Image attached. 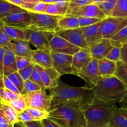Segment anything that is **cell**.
Here are the masks:
<instances>
[{"instance_id":"1","label":"cell","mask_w":127,"mask_h":127,"mask_svg":"<svg viewBox=\"0 0 127 127\" xmlns=\"http://www.w3.org/2000/svg\"><path fill=\"white\" fill-rule=\"evenodd\" d=\"M49 111L60 107H69L85 110L95 99L92 88L74 87L59 80L55 88L50 89Z\"/></svg>"},{"instance_id":"2","label":"cell","mask_w":127,"mask_h":127,"mask_svg":"<svg viewBox=\"0 0 127 127\" xmlns=\"http://www.w3.org/2000/svg\"><path fill=\"white\" fill-rule=\"evenodd\" d=\"M92 89L95 98L105 101L118 103L127 95V88L114 75L102 77Z\"/></svg>"},{"instance_id":"3","label":"cell","mask_w":127,"mask_h":127,"mask_svg":"<svg viewBox=\"0 0 127 127\" xmlns=\"http://www.w3.org/2000/svg\"><path fill=\"white\" fill-rule=\"evenodd\" d=\"M117 103L95 98L83 111L86 127H107Z\"/></svg>"},{"instance_id":"4","label":"cell","mask_w":127,"mask_h":127,"mask_svg":"<svg viewBox=\"0 0 127 127\" xmlns=\"http://www.w3.org/2000/svg\"><path fill=\"white\" fill-rule=\"evenodd\" d=\"M48 119L61 127H86L83 111L69 107H60L48 112Z\"/></svg>"},{"instance_id":"5","label":"cell","mask_w":127,"mask_h":127,"mask_svg":"<svg viewBox=\"0 0 127 127\" xmlns=\"http://www.w3.org/2000/svg\"><path fill=\"white\" fill-rule=\"evenodd\" d=\"M31 23L27 29L42 32H55L58 29V21L62 16H53L45 13L30 12Z\"/></svg>"},{"instance_id":"6","label":"cell","mask_w":127,"mask_h":127,"mask_svg":"<svg viewBox=\"0 0 127 127\" xmlns=\"http://www.w3.org/2000/svg\"><path fill=\"white\" fill-rule=\"evenodd\" d=\"M45 34L49 43L51 52L73 55L81 49L54 32H45Z\"/></svg>"},{"instance_id":"7","label":"cell","mask_w":127,"mask_h":127,"mask_svg":"<svg viewBox=\"0 0 127 127\" xmlns=\"http://www.w3.org/2000/svg\"><path fill=\"white\" fill-rule=\"evenodd\" d=\"M127 26V17L107 16L102 20L100 31L103 38L110 39L119 31Z\"/></svg>"},{"instance_id":"8","label":"cell","mask_w":127,"mask_h":127,"mask_svg":"<svg viewBox=\"0 0 127 127\" xmlns=\"http://www.w3.org/2000/svg\"><path fill=\"white\" fill-rule=\"evenodd\" d=\"M24 97L28 108H35L49 112L51 104V97L45 90L27 93L22 95Z\"/></svg>"},{"instance_id":"9","label":"cell","mask_w":127,"mask_h":127,"mask_svg":"<svg viewBox=\"0 0 127 127\" xmlns=\"http://www.w3.org/2000/svg\"><path fill=\"white\" fill-rule=\"evenodd\" d=\"M74 74L93 86L95 85L102 78L98 67V60L94 58H92L81 69Z\"/></svg>"},{"instance_id":"10","label":"cell","mask_w":127,"mask_h":127,"mask_svg":"<svg viewBox=\"0 0 127 127\" xmlns=\"http://www.w3.org/2000/svg\"><path fill=\"white\" fill-rule=\"evenodd\" d=\"M2 24L20 29H27L31 23V16L27 11H17L9 14L1 20Z\"/></svg>"},{"instance_id":"11","label":"cell","mask_w":127,"mask_h":127,"mask_svg":"<svg viewBox=\"0 0 127 127\" xmlns=\"http://www.w3.org/2000/svg\"><path fill=\"white\" fill-rule=\"evenodd\" d=\"M25 40L34 46L37 50L51 52L48 41L46 37L45 32L31 31L24 29Z\"/></svg>"},{"instance_id":"12","label":"cell","mask_w":127,"mask_h":127,"mask_svg":"<svg viewBox=\"0 0 127 127\" xmlns=\"http://www.w3.org/2000/svg\"><path fill=\"white\" fill-rule=\"evenodd\" d=\"M53 68L60 75L73 74L72 60L73 55L51 52Z\"/></svg>"},{"instance_id":"13","label":"cell","mask_w":127,"mask_h":127,"mask_svg":"<svg viewBox=\"0 0 127 127\" xmlns=\"http://www.w3.org/2000/svg\"><path fill=\"white\" fill-rule=\"evenodd\" d=\"M54 32L60 37L66 40L71 43L79 47L80 48L88 47L81 28L68 30H62L58 29Z\"/></svg>"},{"instance_id":"14","label":"cell","mask_w":127,"mask_h":127,"mask_svg":"<svg viewBox=\"0 0 127 127\" xmlns=\"http://www.w3.org/2000/svg\"><path fill=\"white\" fill-rule=\"evenodd\" d=\"M114 47L110 39L102 38L89 47L92 58L95 60L105 58L107 55Z\"/></svg>"},{"instance_id":"15","label":"cell","mask_w":127,"mask_h":127,"mask_svg":"<svg viewBox=\"0 0 127 127\" xmlns=\"http://www.w3.org/2000/svg\"><path fill=\"white\" fill-rule=\"evenodd\" d=\"M90 48L89 47L81 48L78 52L73 55L72 60V69L73 74L79 71L83 66L86 65L92 59Z\"/></svg>"},{"instance_id":"16","label":"cell","mask_w":127,"mask_h":127,"mask_svg":"<svg viewBox=\"0 0 127 127\" xmlns=\"http://www.w3.org/2000/svg\"><path fill=\"white\" fill-rule=\"evenodd\" d=\"M101 21L92 26L81 28L84 38H85L86 42L89 47L99 41V40L103 38L100 31Z\"/></svg>"},{"instance_id":"17","label":"cell","mask_w":127,"mask_h":127,"mask_svg":"<svg viewBox=\"0 0 127 127\" xmlns=\"http://www.w3.org/2000/svg\"><path fill=\"white\" fill-rule=\"evenodd\" d=\"M60 74L53 68H44L42 73V82L44 89H52L58 86Z\"/></svg>"},{"instance_id":"18","label":"cell","mask_w":127,"mask_h":127,"mask_svg":"<svg viewBox=\"0 0 127 127\" xmlns=\"http://www.w3.org/2000/svg\"><path fill=\"white\" fill-rule=\"evenodd\" d=\"M73 16L76 17L96 18L101 20H103L107 17L106 15L100 9V8L94 3L81 7Z\"/></svg>"},{"instance_id":"19","label":"cell","mask_w":127,"mask_h":127,"mask_svg":"<svg viewBox=\"0 0 127 127\" xmlns=\"http://www.w3.org/2000/svg\"><path fill=\"white\" fill-rule=\"evenodd\" d=\"M17 71L16 64V56L12 49L6 47L3 60V76H8L9 74Z\"/></svg>"},{"instance_id":"20","label":"cell","mask_w":127,"mask_h":127,"mask_svg":"<svg viewBox=\"0 0 127 127\" xmlns=\"http://www.w3.org/2000/svg\"><path fill=\"white\" fill-rule=\"evenodd\" d=\"M107 127H127V109L115 107Z\"/></svg>"},{"instance_id":"21","label":"cell","mask_w":127,"mask_h":127,"mask_svg":"<svg viewBox=\"0 0 127 127\" xmlns=\"http://www.w3.org/2000/svg\"><path fill=\"white\" fill-rule=\"evenodd\" d=\"M31 60L34 64H38L43 68H53L51 52L34 50H32Z\"/></svg>"},{"instance_id":"22","label":"cell","mask_w":127,"mask_h":127,"mask_svg":"<svg viewBox=\"0 0 127 127\" xmlns=\"http://www.w3.org/2000/svg\"><path fill=\"white\" fill-rule=\"evenodd\" d=\"M12 50L16 56L26 57L31 59L32 50L29 43L24 40H18L12 41Z\"/></svg>"},{"instance_id":"23","label":"cell","mask_w":127,"mask_h":127,"mask_svg":"<svg viewBox=\"0 0 127 127\" xmlns=\"http://www.w3.org/2000/svg\"><path fill=\"white\" fill-rule=\"evenodd\" d=\"M98 67L102 77L114 76L116 70V63L104 58L98 60Z\"/></svg>"},{"instance_id":"24","label":"cell","mask_w":127,"mask_h":127,"mask_svg":"<svg viewBox=\"0 0 127 127\" xmlns=\"http://www.w3.org/2000/svg\"><path fill=\"white\" fill-rule=\"evenodd\" d=\"M80 28L78 17L72 15L62 16L58 21V29L68 30Z\"/></svg>"},{"instance_id":"25","label":"cell","mask_w":127,"mask_h":127,"mask_svg":"<svg viewBox=\"0 0 127 127\" xmlns=\"http://www.w3.org/2000/svg\"><path fill=\"white\" fill-rule=\"evenodd\" d=\"M108 16L127 17V0H117L115 6Z\"/></svg>"},{"instance_id":"26","label":"cell","mask_w":127,"mask_h":127,"mask_svg":"<svg viewBox=\"0 0 127 127\" xmlns=\"http://www.w3.org/2000/svg\"><path fill=\"white\" fill-rule=\"evenodd\" d=\"M21 7L15 6L6 0H0V21L9 14L17 11H23Z\"/></svg>"},{"instance_id":"27","label":"cell","mask_w":127,"mask_h":127,"mask_svg":"<svg viewBox=\"0 0 127 127\" xmlns=\"http://www.w3.org/2000/svg\"><path fill=\"white\" fill-rule=\"evenodd\" d=\"M2 28L12 41L18 40H25L24 31L22 29L11 27V26H5V25H2Z\"/></svg>"},{"instance_id":"28","label":"cell","mask_w":127,"mask_h":127,"mask_svg":"<svg viewBox=\"0 0 127 127\" xmlns=\"http://www.w3.org/2000/svg\"><path fill=\"white\" fill-rule=\"evenodd\" d=\"M114 47L122 48L127 41V26L110 38Z\"/></svg>"},{"instance_id":"29","label":"cell","mask_w":127,"mask_h":127,"mask_svg":"<svg viewBox=\"0 0 127 127\" xmlns=\"http://www.w3.org/2000/svg\"><path fill=\"white\" fill-rule=\"evenodd\" d=\"M114 76L121 81L127 88V63L120 60L116 62V70Z\"/></svg>"},{"instance_id":"30","label":"cell","mask_w":127,"mask_h":127,"mask_svg":"<svg viewBox=\"0 0 127 127\" xmlns=\"http://www.w3.org/2000/svg\"><path fill=\"white\" fill-rule=\"evenodd\" d=\"M93 4V0H70L66 15H74L81 7Z\"/></svg>"},{"instance_id":"31","label":"cell","mask_w":127,"mask_h":127,"mask_svg":"<svg viewBox=\"0 0 127 127\" xmlns=\"http://www.w3.org/2000/svg\"><path fill=\"white\" fill-rule=\"evenodd\" d=\"M1 110H2L5 116L8 119L11 125H14L16 123L18 122V119H17L18 114L11 107H10L8 105H6V104H2V105H1Z\"/></svg>"},{"instance_id":"32","label":"cell","mask_w":127,"mask_h":127,"mask_svg":"<svg viewBox=\"0 0 127 127\" xmlns=\"http://www.w3.org/2000/svg\"><path fill=\"white\" fill-rule=\"evenodd\" d=\"M6 104L9 105L12 109H14L18 114L24 111V110H27V109L28 108L24 97L22 95H21L17 99L12 100V101L9 102Z\"/></svg>"},{"instance_id":"33","label":"cell","mask_w":127,"mask_h":127,"mask_svg":"<svg viewBox=\"0 0 127 127\" xmlns=\"http://www.w3.org/2000/svg\"><path fill=\"white\" fill-rule=\"evenodd\" d=\"M43 69L44 68H42L40 66L35 64L33 71H32V73L31 74V77H30L29 79L33 81V83H36L37 85L39 86L42 88V89L45 90L42 82V73Z\"/></svg>"},{"instance_id":"34","label":"cell","mask_w":127,"mask_h":127,"mask_svg":"<svg viewBox=\"0 0 127 127\" xmlns=\"http://www.w3.org/2000/svg\"><path fill=\"white\" fill-rule=\"evenodd\" d=\"M26 110L36 121H42L43 119H47L48 117V112L42 110L41 109H35V108H27Z\"/></svg>"},{"instance_id":"35","label":"cell","mask_w":127,"mask_h":127,"mask_svg":"<svg viewBox=\"0 0 127 127\" xmlns=\"http://www.w3.org/2000/svg\"><path fill=\"white\" fill-rule=\"evenodd\" d=\"M9 79L11 80V81L15 85V86L17 88L21 94H22L24 89V81L23 79L21 78V76L18 73V72L16 71L12 74H9L8 76H7Z\"/></svg>"},{"instance_id":"36","label":"cell","mask_w":127,"mask_h":127,"mask_svg":"<svg viewBox=\"0 0 127 127\" xmlns=\"http://www.w3.org/2000/svg\"><path fill=\"white\" fill-rule=\"evenodd\" d=\"M117 1V0H106L101 3L95 4H96L100 8V9L106 15V16H108L115 6Z\"/></svg>"},{"instance_id":"37","label":"cell","mask_w":127,"mask_h":127,"mask_svg":"<svg viewBox=\"0 0 127 127\" xmlns=\"http://www.w3.org/2000/svg\"><path fill=\"white\" fill-rule=\"evenodd\" d=\"M42 89V88L37 85L36 83H33V81H31L30 79L24 81V89L22 93V95L27 93H33V92L37 91Z\"/></svg>"},{"instance_id":"38","label":"cell","mask_w":127,"mask_h":127,"mask_svg":"<svg viewBox=\"0 0 127 127\" xmlns=\"http://www.w3.org/2000/svg\"><path fill=\"white\" fill-rule=\"evenodd\" d=\"M0 45L12 49V40L6 34L2 26H0Z\"/></svg>"},{"instance_id":"39","label":"cell","mask_w":127,"mask_h":127,"mask_svg":"<svg viewBox=\"0 0 127 127\" xmlns=\"http://www.w3.org/2000/svg\"><path fill=\"white\" fill-rule=\"evenodd\" d=\"M121 48L119 47H114L107 55L105 58L115 63L120 61L121 57Z\"/></svg>"},{"instance_id":"40","label":"cell","mask_w":127,"mask_h":127,"mask_svg":"<svg viewBox=\"0 0 127 127\" xmlns=\"http://www.w3.org/2000/svg\"><path fill=\"white\" fill-rule=\"evenodd\" d=\"M21 95L22 94H18V93L11 91L8 90V89H4L3 94V99H2V102H1V104H7V103L9 102L12 101V100H14L15 99L19 98Z\"/></svg>"},{"instance_id":"41","label":"cell","mask_w":127,"mask_h":127,"mask_svg":"<svg viewBox=\"0 0 127 127\" xmlns=\"http://www.w3.org/2000/svg\"><path fill=\"white\" fill-rule=\"evenodd\" d=\"M78 21H79V27H84L88 26H92L93 24L97 23V22L101 21V19L96 18H90V17H78Z\"/></svg>"},{"instance_id":"42","label":"cell","mask_w":127,"mask_h":127,"mask_svg":"<svg viewBox=\"0 0 127 127\" xmlns=\"http://www.w3.org/2000/svg\"><path fill=\"white\" fill-rule=\"evenodd\" d=\"M34 66L35 64L33 63L30 64V65H29L28 66L26 67V68H23L21 70L17 71V72L19 74V75L21 76V78L23 79L24 81H26L30 79V77H31L32 71H33Z\"/></svg>"},{"instance_id":"43","label":"cell","mask_w":127,"mask_h":127,"mask_svg":"<svg viewBox=\"0 0 127 127\" xmlns=\"http://www.w3.org/2000/svg\"><path fill=\"white\" fill-rule=\"evenodd\" d=\"M32 63H33V62L30 58L16 56V64H17V71L21 70V69L28 66Z\"/></svg>"},{"instance_id":"44","label":"cell","mask_w":127,"mask_h":127,"mask_svg":"<svg viewBox=\"0 0 127 127\" xmlns=\"http://www.w3.org/2000/svg\"><path fill=\"white\" fill-rule=\"evenodd\" d=\"M48 5V4L45 3L43 1H39V2H37L33 6L32 9L29 12H33V13H45Z\"/></svg>"},{"instance_id":"45","label":"cell","mask_w":127,"mask_h":127,"mask_svg":"<svg viewBox=\"0 0 127 127\" xmlns=\"http://www.w3.org/2000/svg\"><path fill=\"white\" fill-rule=\"evenodd\" d=\"M17 119H18V122L22 123H27L33 121H36L26 110L18 114V115H17Z\"/></svg>"},{"instance_id":"46","label":"cell","mask_w":127,"mask_h":127,"mask_svg":"<svg viewBox=\"0 0 127 127\" xmlns=\"http://www.w3.org/2000/svg\"><path fill=\"white\" fill-rule=\"evenodd\" d=\"M3 84L4 89H8L11 91L18 93V94H21L18 89H17V88L15 86L14 84L11 81V80L7 76H4L3 77Z\"/></svg>"},{"instance_id":"47","label":"cell","mask_w":127,"mask_h":127,"mask_svg":"<svg viewBox=\"0 0 127 127\" xmlns=\"http://www.w3.org/2000/svg\"><path fill=\"white\" fill-rule=\"evenodd\" d=\"M45 13L53 16H61L60 11L55 3L48 4Z\"/></svg>"},{"instance_id":"48","label":"cell","mask_w":127,"mask_h":127,"mask_svg":"<svg viewBox=\"0 0 127 127\" xmlns=\"http://www.w3.org/2000/svg\"><path fill=\"white\" fill-rule=\"evenodd\" d=\"M11 124H10L9 121L5 116L4 114L1 109V110H0V127H8Z\"/></svg>"},{"instance_id":"49","label":"cell","mask_w":127,"mask_h":127,"mask_svg":"<svg viewBox=\"0 0 127 127\" xmlns=\"http://www.w3.org/2000/svg\"><path fill=\"white\" fill-rule=\"evenodd\" d=\"M42 123L43 124V127H61L59 125L52 121L49 119H45L42 120Z\"/></svg>"},{"instance_id":"50","label":"cell","mask_w":127,"mask_h":127,"mask_svg":"<svg viewBox=\"0 0 127 127\" xmlns=\"http://www.w3.org/2000/svg\"><path fill=\"white\" fill-rule=\"evenodd\" d=\"M6 47L0 45V71L2 73V68H3V60L4 57ZM3 74V73H2Z\"/></svg>"},{"instance_id":"51","label":"cell","mask_w":127,"mask_h":127,"mask_svg":"<svg viewBox=\"0 0 127 127\" xmlns=\"http://www.w3.org/2000/svg\"><path fill=\"white\" fill-rule=\"evenodd\" d=\"M24 124L26 127H43L42 121H33Z\"/></svg>"},{"instance_id":"52","label":"cell","mask_w":127,"mask_h":127,"mask_svg":"<svg viewBox=\"0 0 127 127\" xmlns=\"http://www.w3.org/2000/svg\"><path fill=\"white\" fill-rule=\"evenodd\" d=\"M120 61L124 62V63H127V48H121V57H120Z\"/></svg>"},{"instance_id":"53","label":"cell","mask_w":127,"mask_h":127,"mask_svg":"<svg viewBox=\"0 0 127 127\" xmlns=\"http://www.w3.org/2000/svg\"><path fill=\"white\" fill-rule=\"evenodd\" d=\"M6 1L15 5V6H19V7H20L22 4V2H24V0H6Z\"/></svg>"},{"instance_id":"54","label":"cell","mask_w":127,"mask_h":127,"mask_svg":"<svg viewBox=\"0 0 127 127\" xmlns=\"http://www.w3.org/2000/svg\"><path fill=\"white\" fill-rule=\"evenodd\" d=\"M119 103H120V105H121L120 107L127 109V95H125V96L119 102Z\"/></svg>"},{"instance_id":"55","label":"cell","mask_w":127,"mask_h":127,"mask_svg":"<svg viewBox=\"0 0 127 127\" xmlns=\"http://www.w3.org/2000/svg\"><path fill=\"white\" fill-rule=\"evenodd\" d=\"M3 74L0 71V88H4V84H3Z\"/></svg>"},{"instance_id":"56","label":"cell","mask_w":127,"mask_h":127,"mask_svg":"<svg viewBox=\"0 0 127 127\" xmlns=\"http://www.w3.org/2000/svg\"><path fill=\"white\" fill-rule=\"evenodd\" d=\"M4 88H0V102H2V99H3V94H4Z\"/></svg>"},{"instance_id":"57","label":"cell","mask_w":127,"mask_h":127,"mask_svg":"<svg viewBox=\"0 0 127 127\" xmlns=\"http://www.w3.org/2000/svg\"><path fill=\"white\" fill-rule=\"evenodd\" d=\"M39 2L38 0H24L23 2H29V3H36Z\"/></svg>"},{"instance_id":"58","label":"cell","mask_w":127,"mask_h":127,"mask_svg":"<svg viewBox=\"0 0 127 127\" xmlns=\"http://www.w3.org/2000/svg\"><path fill=\"white\" fill-rule=\"evenodd\" d=\"M14 126H16V127H26V125H24V123L19 122H18L17 123H16V124L14 125Z\"/></svg>"},{"instance_id":"59","label":"cell","mask_w":127,"mask_h":127,"mask_svg":"<svg viewBox=\"0 0 127 127\" xmlns=\"http://www.w3.org/2000/svg\"><path fill=\"white\" fill-rule=\"evenodd\" d=\"M55 1L56 0H43V2L50 4H54L55 2Z\"/></svg>"},{"instance_id":"60","label":"cell","mask_w":127,"mask_h":127,"mask_svg":"<svg viewBox=\"0 0 127 127\" xmlns=\"http://www.w3.org/2000/svg\"><path fill=\"white\" fill-rule=\"evenodd\" d=\"M106 0H93V3L94 4H99L101 3V2H104Z\"/></svg>"},{"instance_id":"61","label":"cell","mask_w":127,"mask_h":127,"mask_svg":"<svg viewBox=\"0 0 127 127\" xmlns=\"http://www.w3.org/2000/svg\"><path fill=\"white\" fill-rule=\"evenodd\" d=\"M122 48H127V41L126 42V43H125V44L124 45V46H123Z\"/></svg>"},{"instance_id":"62","label":"cell","mask_w":127,"mask_h":127,"mask_svg":"<svg viewBox=\"0 0 127 127\" xmlns=\"http://www.w3.org/2000/svg\"><path fill=\"white\" fill-rule=\"evenodd\" d=\"M8 127H14V125H10Z\"/></svg>"},{"instance_id":"63","label":"cell","mask_w":127,"mask_h":127,"mask_svg":"<svg viewBox=\"0 0 127 127\" xmlns=\"http://www.w3.org/2000/svg\"><path fill=\"white\" fill-rule=\"evenodd\" d=\"M1 105H2V104H1V102H0V110H1Z\"/></svg>"},{"instance_id":"64","label":"cell","mask_w":127,"mask_h":127,"mask_svg":"<svg viewBox=\"0 0 127 127\" xmlns=\"http://www.w3.org/2000/svg\"><path fill=\"white\" fill-rule=\"evenodd\" d=\"M38 1H43V0H38Z\"/></svg>"}]
</instances>
